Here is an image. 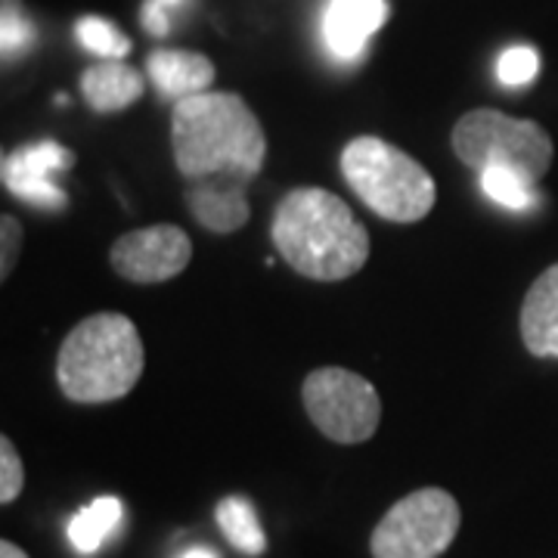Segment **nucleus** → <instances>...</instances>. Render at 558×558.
Here are the masks:
<instances>
[{
	"instance_id": "23",
	"label": "nucleus",
	"mask_w": 558,
	"mask_h": 558,
	"mask_svg": "<svg viewBox=\"0 0 558 558\" xmlns=\"http://www.w3.org/2000/svg\"><path fill=\"white\" fill-rule=\"evenodd\" d=\"M178 3H183V0H146V3H143V28H146L153 38H165L168 28H171L168 13H171Z\"/></svg>"
},
{
	"instance_id": "17",
	"label": "nucleus",
	"mask_w": 558,
	"mask_h": 558,
	"mask_svg": "<svg viewBox=\"0 0 558 558\" xmlns=\"http://www.w3.org/2000/svg\"><path fill=\"white\" fill-rule=\"evenodd\" d=\"M481 190L487 199H494L509 211H531L537 208V190L527 178H521L512 168H484L481 171Z\"/></svg>"
},
{
	"instance_id": "18",
	"label": "nucleus",
	"mask_w": 558,
	"mask_h": 558,
	"mask_svg": "<svg viewBox=\"0 0 558 558\" xmlns=\"http://www.w3.org/2000/svg\"><path fill=\"white\" fill-rule=\"evenodd\" d=\"M75 35H78V40L90 53L106 57V60H121L131 50V40L124 38L112 22L100 20V16H84V20H78Z\"/></svg>"
},
{
	"instance_id": "13",
	"label": "nucleus",
	"mask_w": 558,
	"mask_h": 558,
	"mask_svg": "<svg viewBox=\"0 0 558 558\" xmlns=\"http://www.w3.org/2000/svg\"><path fill=\"white\" fill-rule=\"evenodd\" d=\"M146 69L161 97H171V100L205 94L215 81V62L193 50H156L149 53Z\"/></svg>"
},
{
	"instance_id": "15",
	"label": "nucleus",
	"mask_w": 558,
	"mask_h": 558,
	"mask_svg": "<svg viewBox=\"0 0 558 558\" xmlns=\"http://www.w3.org/2000/svg\"><path fill=\"white\" fill-rule=\"evenodd\" d=\"M121 521V499L100 497L90 506H84L81 512L72 515L69 521V543L78 549L81 556H94L100 549L106 537L119 527Z\"/></svg>"
},
{
	"instance_id": "9",
	"label": "nucleus",
	"mask_w": 558,
	"mask_h": 558,
	"mask_svg": "<svg viewBox=\"0 0 558 558\" xmlns=\"http://www.w3.org/2000/svg\"><path fill=\"white\" fill-rule=\"evenodd\" d=\"M75 165V153L69 146H62L57 140H38L13 149L10 156H3L0 174H3V186L20 196V199L32 202L47 211H62L69 199L60 186L53 183V174H62Z\"/></svg>"
},
{
	"instance_id": "19",
	"label": "nucleus",
	"mask_w": 558,
	"mask_h": 558,
	"mask_svg": "<svg viewBox=\"0 0 558 558\" xmlns=\"http://www.w3.org/2000/svg\"><path fill=\"white\" fill-rule=\"evenodd\" d=\"M539 72V53L534 47H512L506 50L497 62V78L506 87H521L527 81L537 78Z\"/></svg>"
},
{
	"instance_id": "10",
	"label": "nucleus",
	"mask_w": 558,
	"mask_h": 558,
	"mask_svg": "<svg viewBox=\"0 0 558 558\" xmlns=\"http://www.w3.org/2000/svg\"><path fill=\"white\" fill-rule=\"evenodd\" d=\"M193 186L186 190V205L193 211V218L199 220L205 230L211 233H236L242 230L252 208H248V183L245 178H208L190 180Z\"/></svg>"
},
{
	"instance_id": "2",
	"label": "nucleus",
	"mask_w": 558,
	"mask_h": 558,
	"mask_svg": "<svg viewBox=\"0 0 558 558\" xmlns=\"http://www.w3.org/2000/svg\"><path fill=\"white\" fill-rule=\"evenodd\" d=\"M270 236L292 270L317 282L354 277L369 258L366 227L348 202L319 186L286 193L277 205Z\"/></svg>"
},
{
	"instance_id": "12",
	"label": "nucleus",
	"mask_w": 558,
	"mask_h": 558,
	"mask_svg": "<svg viewBox=\"0 0 558 558\" xmlns=\"http://www.w3.org/2000/svg\"><path fill=\"white\" fill-rule=\"evenodd\" d=\"M521 341L534 357L558 360V264L543 270L524 295Z\"/></svg>"
},
{
	"instance_id": "21",
	"label": "nucleus",
	"mask_w": 558,
	"mask_h": 558,
	"mask_svg": "<svg viewBox=\"0 0 558 558\" xmlns=\"http://www.w3.org/2000/svg\"><path fill=\"white\" fill-rule=\"evenodd\" d=\"M25 469L10 438H0V502H13L22 494Z\"/></svg>"
},
{
	"instance_id": "14",
	"label": "nucleus",
	"mask_w": 558,
	"mask_h": 558,
	"mask_svg": "<svg viewBox=\"0 0 558 558\" xmlns=\"http://www.w3.org/2000/svg\"><path fill=\"white\" fill-rule=\"evenodd\" d=\"M81 94L94 112L109 116L134 106L143 97V78L137 69L119 60H106L81 75Z\"/></svg>"
},
{
	"instance_id": "6",
	"label": "nucleus",
	"mask_w": 558,
	"mask_h": 558,
	"mask_svg": "<svg viewBox=\"0 0 558 558\" xmlns=\"http://www.w3.org/2000/svg\"><path fill=\"white\" fill-rule=\"evenodd\" d=\"M459 502L440 487H422L395 502L376 524L373 558H438L459 534Z\"/></svg>"
},
{
	"instance_id": "3",
	"label": "nucleus",
	"mask_w": 558,
	"mask_h": 558,
	"mask_svg": "<svg viewBox=\"0 0 558 558\" xmlns=\"http://www.w3.org/2000/svg\"><path fill=\"white\" fill-rule=\"evenodd\" d=\"M143 339L124 314L102 311L81 319L62 339L57 381L75 403H109L134 391L143 376Z\"/></svg>"
},
{
	"instance_id": "25",
	"label": "nucleus",
	"mask_w": 558,
	"mask_h": 558,
	"mask_svg": "<svg viewBox=\"0 0 558 558\" xmlns=\"http://www.w3.org/2000/svg\"><path fill=\"white\" fill-rule=\"evenodd\" d=\"M180 558H218L215 549H205V546H196V549H186Z\"/></svg>"
},
{
	"instance_id": "7",
	"label": "nucleus",
	"mask_w": 558,
	"mask_h": 558,
	"mask_svg": "<svg viewBox=\"0 0 558 558\" xmlns=\"http://www.w3.org/2000/svg\"><path fill=\"white\" fill-rule=\"evenodd\" d=\"M301 398L311 422L336 444H363L376 435L381 422V400L373 381L341 366L314 369Z\"/></svg>"
},
{
	"instance_id": "1",
	"label": "nucleus",
	"mask_w": 558,
	"mask_h": 558,
	"mask_svg": "<svg viewBox=\"0 0 558 558\" xmlns=\"http://www.w3.org/2000/svg\"><path fill=\"white\" fill-rule=\"evenodd\" d=\"M171 149L186 180H252L267 156V137L242 97L205 90L174 106Z\"/></svg>"
},
{
	"instance_id": "11",
	"label": "nucleus",
	"mask_w": 558,
	"mask_h": 558,
	"mask_svg": "<svg viewBox=\"0 0 558 558\" xmlns=\"http://www.w3.org/2000/svg\"><path fill=\"white\" fill-rule=\"evenodd\" d=\"M385 20H388L385 0H332L323 20V35L336 57L354 60L385 25Z\"/></svg>"
},
{
	"instance_id": "16",
	"label": "nucleus",
	"mask_w": 558,
	"mask_h": 558,
	"mask_svg": "<svg viewBox=\"0 0 558 558\" xmlns=\"http://www.w3.org/2000/svg\"><path fill=\"white\" fill-rule=\"evenodd\" d=\"M215 519H218L223 537L230 539V543L240 549L242 556H248V558L264 556V549H267V537H264V527H260L258 512H255V506H252L248 499L223 497L218 502Z\"/></svg>"
},
{
	"instance_id": "24",
	"label": "nucleus",
	"mask_w": 558,
	"mask_h": 558,
	"mask_svg": "<svg viewBox=\"0 0 558 558\" xmlns=\"http://www.w3.org/2000/svg\"><path fill=\"white\" fill-rule=\"evenodd\" d=\"M0 558H28V556L22 553L20 546H13L10 539H3V543H0Z\"/></svg>"
},
{
	"instance_id": "4",
	"label": "nucleus",
	"mask_w": 558,
	"mask_h": 558,
	"mask_svg": "<svg viewBox=\"0 0 558 558\" xmlns=\"http://www.w3.org/2000/svg\"><path fill=\"white\" fill-rule=\"evenodd\" d=\"M341 174L363 205L395 223H416L438 199L435 178L413 156L369 134L341 149Z\"/></svg>"
},
{
	"instance_id": "22",
	"label": "nucleus",
	"mask_w": 558,
	"mask_h": 558,
	"mask_svg": "<svg viewBox=\"0 0 558 558\" xmlns=\"http://www.w3.org/2000/svg\"><path fill=\"white\" fill-rule=\"evenodd\" d=\"M0 233H3V255H0V274L3 279L10 277V270H13V264L20 258V245H22V223L16 218H10V215H3L0 218Z\"/></svg>"
},
{
	"instance_id": "5",
	"label": "nucleus",
	"mask_w": 558,
	"mask_h": 558,
	"mask_svg": "<svg viewBox=\"0 0 558 558\" xmlns=\"http://www.w3.org/2000/svg\"><path fill=\"white\" fill-rule=\"evenodd\" d=\"M453 153L475 171L499 165L537 186L553 161V137L537 121L512 119L499 109H472L453 128Z\"/></svg>"
},
{
	"instance_id": "20",
	"label": "nucleus",
	"mask_w": 558,
	"mask_h": 558,
	"mask_svg": "<svg viewBox=\"0 0 558 558\" xmlns=\"http://www.w3.org/2000/svg\"><path fill=\"white\" fill-rule=\"evenodd\" d=\"M35 40V28L25 20L16 0H3V28H0V44H3V57L20 53Z\"/></svg>"
},
{
	"instance_id": "8",
	"label": "nucleus",
	"mask_w": 558,
	"mask_h": 558,
	"mask_svg": "<svg viewBox=\"0 0 558 558\" xmlns=\"http://www.w3.org/2000/svg\"><path fill=\"white\" fill-rule=\"evenodd\" d=\"M190 258H193V242L174 223L131 230L109 252L112 270L137 286L174 279L186 270Z\"/></svg>"
}]
</instances>
